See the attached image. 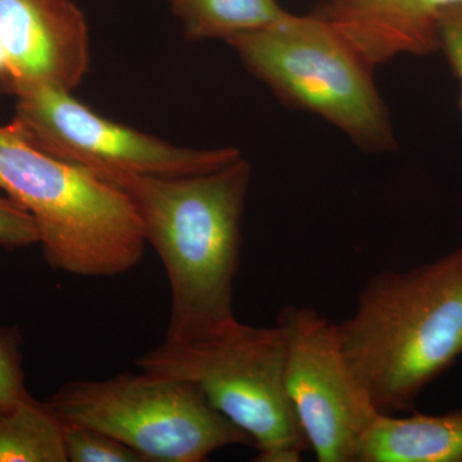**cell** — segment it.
I'll return each mask as SVG.
<instances>
[{
    "label": "cell",
    "instance_id": "1",
    "mask_svg": "<svg viewBox=\"0 0 462 462\" xmlns=\"http://www.w3.org/2000/svg\"><path fill=\"white\" fill-rule=\"evenodd\" d=\"M251 175L243 157L190 175H96L129 197L165 266L171 293L165 340L205 339L238 320L234 282Z\"/></svg>",
    "mask_w": 462,
    "mask_h": 462
},
{
    "label": "cell",
    "instance_id": "2",
    "mask_svg": "<svg viewBox=\"0 0 462 462\" xmlns=\"http://www.w3.org/2000/svg\"><path fill=\"white\" fill-rule=\"evenodd\" d=\"M349 365L383 413L411 412L462 356V245L406 272H380L337 324Z\"/></svg>",
    "mask_w": 462,
    "mask_h": 462
},
{
    "label": "cell",
    "instance_id": "3",
    "mask_svg": "<svg viewBox=\"0 0 462 462\" xmlns=\"http://www.w3.org/2000/svg\"><path fill=\"white\" fill-rule=\"evenodd\" d=\"M0 190L35 220L51 269L89 278L121 275L147 240L132 200L111 182L58 160L0 126Z\"/></svg>",
    "mask_w": 462,
    "mask_h": 462
},
{
    "label": "cell",
    "instance_id": "4",
    "mask_svg": "<svg viewBox=\"0 0 462 462\" xmlns=\"http://www.w3.org/2000/svg\"><path fill=\"white\" fill-rule=\"evenodd\" d=\"M282 103L327 120L374 153L397 148L373 71L316 14L294 16L226 42Z\"/></svg>",
    "mask_w": 462,
    "mask_h": 462
},
{
    "label": "cell",
    "instance_id": "5",
    "mask_svg": "<svg viewBox=\"0 0 462 462\" xmlns=\"http://www.w3.org/2000/svg\"><path fill=\"white\" fill-rule=\"evenodd\" d=\"M285 343L278 325L234 321L205 339L169 342L136 360L141 372L187 380L245 431L257 462H298L309 451L284 383Z\"/></svg>",
    "mask_w": 462,
    "mask_h": 462
},
{
    "label": "cell",
    "instance_id": "6",
    "mask_svg": "<svg viewBox=\"0 0 462 462\" xmlns=\"http://www.w3.org/2000/svg\"><path fill=\"white\" fill-rule=\"evenodd\" d=\"M58 420L105 431L144 462H202L251 438L187 380L121 373L67 383L45 401Z\"/></svg>",
    "mask_w": 462,
    "mask_h": 462
},
{
    "label": "cell",
    "instance_id": "7",
    "mask_svg": "<svg viewBox=\"0 0 462 462\" xmlns=\"http://www.w3.org/2000/svg\"><path fill=\"white\" fill-rule=\"evenodd\" d=\"M11 124L33 147L94 175H190L238 161L236 148L179 147L115 123L72 97L41 88L16 97Z\"/></svg>",
    "mask_w": 462,
    "mask_h": 462
},
{
    "label": "cell",
    "instance_id": "8",
    "mask_svg": "<svg viewBox=\"0 0 462 462\" xmlns=\"http://www.w3.org/2000/svg\"><path fill=\"white\" fill-rule=\"evenodd\" d=\"M276 325L285 343V389L316 460L357 462L380 411L346 360L336 322L311 307L289 305Z\"/></svg>",
    "mask_w": 462,
    "mask_h": 462
},
{
    "label": "cell",
    "instance_id": "9",
    "mask_svg": "<svg viewBox=\"0 0 462 462\" xmlns=\"http://www.w3.org/2000/svg\"><path fill=\"white\" fill-rule=\"evenodd\" d=\"M0 90L14 98L41 88L72 93L89 69V30L72 0H0Z\"/></svg>",
    "mask_w": 462,
    "mask_h": 462
},
{
    "label": "cell",
    "instance_id": "10",
    "mask_svg": "<svg viewBox=\"0 0 462 462\" xmlns=\"http://www.w3.org/2000/svg\"><path fill=\"white\" fill-rule=\"evenodd\" d=\"M462 0H329L314 14L329 23L372 69L402 54L438 51V27Z\"/></svg>",
    "mask_w": 462,
    "mask_h": 462
},
{
    "label": "cell",
    "instance_id": "11",
    "mask_svg": "<svg viewBox=\"0 0 462 462\" xmlns=\"http://www.w3.org/2000/svg\"><path fill=\"white\" fill-rule=\"evenodd\" d=\"M357 462H462V410L379 412L361 440Z\"/></svg>",
    "mask_w": 462,
    "mask_h": 462
},
{
    "label": "cell",
    "instance_id": "12",
    "mask_svg": "<svg viewBox=\"0 0 462 462\" xmlns=\"http://www.w3.org/2000/svg\"><path fill=\"white\" fill-rule=\"evenodd\" d=\"M190 41L221 39L263 29L284 20L289 12L276 0H170Z\"/></svg>",
    "mask_w": 462,
    "mask_h": 462
},
{
    "label": "cell",
    "instance_id": "13",
    "mask_svg": "<svg viewBox=\"0 0 462 462\" xmlns=\"http://www.w3.org/2000/svg\"><path fill=\"white\" fill-rule=\"evenodd\" d=\"M0 462H67L62 422L47 403L32 396L0 411Z\"/></svg>",
    "mask_w": 462,
    "mask_h": 462
},
{
    "label": "cell",
    "instance_id": "14",
    "mask_svg": "<svg viewBox=\"0 0 462 462\" xmlns=\"http://www.w3.org/2000/svg\"><path fill=\"white\" fill-rule=\"evenodd\" d=\"M67 462H144L129 446L105 431L62 422Z\"/></svg>",
    "mask_w": 462,
    "mask_h": 462
},
{
    "label": "cell",
    "instance_id": "15",
    "mask_svg": "<svg viewBox=\"0 0 462 462\" xmlns=\"http://www.w3.org/2000/svg\"><path fill=\"white\" fill-rule=\"evenodd\" d=\"M23 337L17 327H0V411H9L32 397L23 367Z\"/></svg>",
    "mask_w": 462,
    "mask_h": 462
},
{
    "label": "cell",
    "instance_id": "16",
    "mask_svg": "<svg viewBox=\"0 0 462 462\" xmlns=\"http://www.w3.org/2000/svg\"><path fill=\"white\" fill-rule=\"evenodd\" d=\"M39 245L35 220L25 208L0 194V247L7 251Z\"/></svg>",
    "mask_w": 462,
    "mask_h": 462
},
{
    "label": "cell",
    "instance_id": "17",
    "mask_svg": "<svg viewBox=\"0 0 462 462\" xmlns=\"http://www.w3.org/2000/svg\"><path fill=\"white\" fill-rule=\"evenodd\" d=\"M438 50L443 51L452 71L460 81L462 111V5L449 9L438 27Z\"/></svg>",
    "mask_w": 462,
    "mask_h": 462
},
{
    "label": "cell",
    "instance_id": "18",
    "mask_svg": "<svg viewBox=\"0 0 462 462\" xmlns=\"http://www.w3.org/2000/svg\"><path fill=\"white\" fill-rule=\"evenodd\" d=\"M7 54H5V45H3L2 39H0V80L7 72Z\"/></svg>",
    "mask_w": 462,
    "mask_h": 462
}]
</instances>
